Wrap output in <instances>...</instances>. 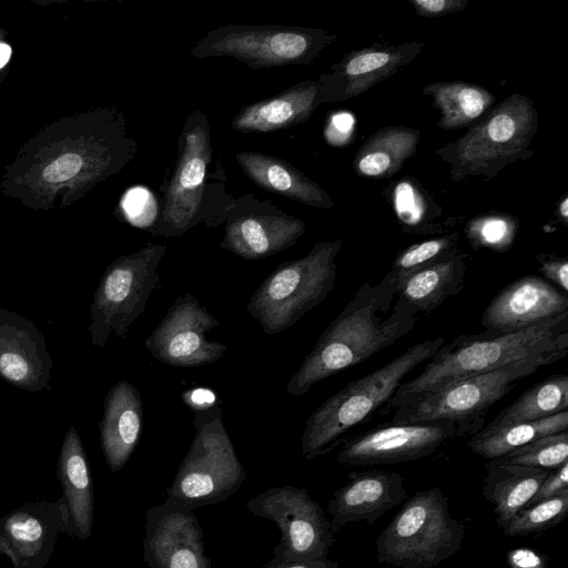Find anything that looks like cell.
I'll return each instance as SVG.
<instances>
[{
  "label": "cell",
  "instance_id": "27",
  "mask_svg": "<svg viewBox=\"0 0 568 568\" xmlns=\"http://www.w3.org/2000/svg\"><path fill=\"white\" fill-rule=\"evenodd\" d=\"M485 469L483 495L493 505L499 528L526 506L551 471L498 459L488 460Z\"/></svg>",
  "mask_w": 568,
  "mask_h": 568
},
{
  "label": "cell",
  "instance_id": "33",
  "mask_svg": "<svg viewBox=\"0 0 568 568\" xmlns=\"http://www.w3.org/2000/svg\"><path fill=\"white\" fill-rule=\"evenodd\" d=\"M496 459L513 465L554 470L568 462V432L539 437Z\"/></svg>",
  "mask_w": 568,
  "mask_h": 568
},
{
  "label": "cell",
  "instance_id": "12",
  "mask_svg": "<svg viewBox=\"0 0 568 568\" xmlns=\"http://www.w3.org/2000/svg\"><path fill=\"white\" fill-rule=\"evenodd\" d=\"M246 509L276 524L281 538L273 557L292 560L327 558L334 532L323 508L305 488L283 485L251 498Z\"/></svg>",
  "mask_w": 568,
  "mask_h": 568
},
{
  "label": "cell",
  "instance_id": "26",
  "mask_svg": "<svg viewBox=\"0 0 568 568\" xmlns=\"http://www.w3.org/2000/svg\"><path fill=\"white\" fill-rule=\"evenodd\" d=\"M235 160L242 172L261 189L318 209H332L331 196L290 162L256 151H241Z\"/></svg>",
  "mask_w": 568,
  "mask_h": 568
},
{
  "label": "cell",
  "instance_id": "29",
  "mask_svg": "<svg viewBox=\"0 0 568 568\" xmlns=\"http://www.w3.org/2000/svg\"><path fill=\"white\" fill-rule=\"evenodd\" d=\"M440 112L437 125L445 130L466 128L488 112L496 98L481 85L465 81H436L423 88Z\"/></svg>",
  "mask_w": 568,
  "mask_h": 568
},
{
  "label": "cell",
  "instance_id": "23",
  "mask_svg": "<svg viewBox=\"0 0 568 568\" xmlns=\"http://www.w3.org/2000/svg\"><path fill=\"white\" fill-rule=\"evenodd\" d=\"M316 80L296 83L281 93L243 106L231 126L242 133H268L306 122L321 105Z\"/></svg>",
  "mask_w": 568,
  "mask_h": 568
},
{
  "label": "cell",
  "instance_id": "1",
  "mask_svg": "<svg viewBox=\"0 0 568 568\" xmlns=\"http://www.w3.org/2000/svg\"><path fill=\"white\" fill-rule=\"evenodd\" d=\"M390 308L376 284H363L318 337L286 392L305 395L316 383L365 362L407 335L417 316Z\"/></svg>",
  "mask_w": 568,
  "mask_h": 568
},
{
  "label": "cell",
  "instance_id": "44",
  "mask_svg": "<svg viewBox=\"0 0 568 568\" xmlns=\"http://www.w3.org/2000/svg\"><path fill=\"white\" fill-rule=\"evenodd\" d=\"M11 55V48L6 43H0V68H2Z\"/></svg>",
  "mask_w": 568,
  "mask_h": 568
},
{
  "label": "cell",
  "instance_id": "9",
  "mask_svg": "<svg viewBox=\"0 0 568 568\" xmlns=\"http://www.w3.org/2000/svg\"><path fill=\"white\" fill-rule=\"evenodd\" d=\"M336 36L320 28L278 24H226L204 34L193 58L229 57L252 69L311 64Z\"/></svg>",
  "mask_w": 568,
  "mask_h": 568
},
{
  "label": "cell",
  "instance_id": "41",
  "mask_svg": "<svg viewBox=\"0 0 568 568\" xmlns=\"http://www.w3.org/2000/svg\"><path fill=\"white\" fill-rule=\"evenodd\" d=\"M506 559L510 568H549L546 556L527 547L510 549Z\"/></svg>",
  "mask_w": 568,
  "mask_h": 568
},
{
  "label": "cell",
  "instance_id": "40",
  "mask_svg": "<svg viewBox=\"0 0 568 568\" xmlns=\"http://www.w3.org/2000/svg\"><path fill=\"white\" fill-rule=\"evenodd\" d=\"M409 2L418 16L437 18L463 11L468 0H410Z\"/></svg>",
  "mask_w": 568,
  "mask_h": 568
},
{
  "label": "cell",
  "instance_id": "36",
  "mask_svg": "<svg viewBox=\"0 0 568 568\" xmlns=\"http://www.w3.org/2000/svg\"><path fill=\"white\" fill-rule=\"evenodd\" d=\"M395 210L405 232L422 233L426 221L425 196L408 180L398 182L394 191Z\"/></svg>",
  "mask_w": 568,
  "mask_h": 568
},
{
  "label": "cell",
  "instance_id": "18",
  "mask_svg": "<svg viewBox=\"0 0 568 568\" xmlns=\"http://www.w3.org/2000/svg\"><path fill=\"white\" fill-rule=\"evenodd\" d=\"M424 42L403 44L374 43L353 50L329 71L316 80L321 103H333L357 98L377 83L410 63L422 51Z\"/></svg>",
  "mask_w": 568,
  "mask_h": 568
},
{
  "label": "cell",
  "instance_id": "2",
  "mask_svg": "<svg viewBox=\"0 0 568 568\" xmlns=\"http://www.w3.org/2000/svg\"><path fill=\"white\" fill-rule=\"evenodd\" d=\"M567 354L568 312L516 332L464 334L444 343L422 373L400 383L393 397L433 392L524 358L562 359Z\"/></svg>",
  "mask_w": 568,
  "mask_h": 568
},
{
  "label": "cell",
  "instance_id": "17",
  "mask_svg": "<svg viewBox=\"0 0 568 568\" xmlns=\"http://www.w3.org/2000/svg\"><path fill=\"white\" fill-rule=\"evenodd\" d=\"M68 534L63 499L27 503L0 517V554L13 568H44L54 552L58 536Z\"/></svg>",
  "mask_w": 568,
  "mask_h": 568
},
{
  "label": "cell",
  "instance_id": "19",
  "mask_svg": "<svg viewBox=\"0 0 568 568\" xmlns=\"http://www.w3.org/2000/svg\"><path fill=\"white\" fill-rule=\"evenodd\" d=\"M568 312L567 294L545 278L527 275L499 291L485 308L480 323L489 332L527 328Z\"/></svg>",
  "mask_w": 568,
  "mask_h": 568
},
{
  "label": "cell",
  "instance_id": "10",
  "mask_svg": "<svg viewBox=\"0 0 568 568\" xmlns=\"http://www.w3.org/2000/svg\"><path fill=\"white\" fill-rule=\"evenodd\" d=\"M211 128L207 116L193 111L182 125L171 178L163 192L162 209L149 232L178 237L209 216L206 179L212 160Z\"/></svg>",
  "mask_w": 568,
  "mask_h": 568
},
{
  "label": "cell",
  "instance_id": "15",
  "mask_svg": "<svg viewBox=\"0 0 568 568\" xmlns=\"http://www.w3.org/2000/svg\"><path fill=\"white\" fill-rule=\"evenodd\" d=\"M219 325L197 297L185 293L169 307L144 345L155 359L173 367L212 364L227 349L226 345L206 338Z\"/></svg>",
  "mask_w": 568,
  "mask_h": 568
},
{
  "label": "cell",
  "instance_id": "35",
  "mask_svg": "<svg viewBox=\"0 0 568 568\" xmlns=\"http://www.w3.org/2000/svg\"><path fill=\"white\" fill-rule=\"evenodd\" d=\"M517 230L518 222L514 216L495 213L471 220L466 226L465 234L474 250L507 252L514 244Z\"/></svg>",
  "mask_w": 568,
  "mask_h": 568
},
{
  "label": "cell",
  "instance_id": "16",
  "mask_svg": "<svg viewBox=\"0 0 568 568\" xmlns=\"http://www.w3.org/2000/svg\"><path fill=\"white\" fill-rule=\"evenodd\" d=\"M144 519L143 558L148 568H214L193 510L165 499L150 507Z\"/></svg>",
  "mask_w": 568,
  "mask_h": 568
},
{
  "label": "cell",
  "instance_id": "6",
  "mask_svg": "<svg viewBox=\"0 0 568 568\" xmlns=\"http://www.w3.org/2000/svg\"><path fill=\"white\" fill-rule=\"evenodd\" d=\"M342 240L322 241L296 260L278 264L248 300L246 310L266 335L292 327L334 290Z\"/></svg>",
  "mask_w": 568,
  "mask_h": 568
},
{
  "label": "cell",
  "instance_id": "34",
  "mask_svg": "<svg viewBox=\"0 0 568 568\" xmlns=\"http://www.w3.org/2000/svg\"><path fill=\"white\" fill-rule=\"evenodd\" d=\"M568 515V493L521 508L501 529L506 536H527L558 525Z\"/></svg>",
  "mask_w": 568,
  "mask_h": 568
},
{
  "label": "cell",
  "instance_id": "38",
  "mask_svg": "<svg viewBox=\"0 0 568 568\" xmlns=\"http://www.w3.org/2000/svg\"><path fill=\"white\" fill-rule=\"evenodd\" d=\"M565 493H568V462L550 471L526 506H531Z\"/></svg>",
  "mask_w": 568,
  "mask_h": 568
},
{
  "label": "cell",
  "instance_id": "11",
  "mask_svg": "<svg viewBox=\"0 0 568 568\" xmlns=\"http://www.w3.org/2000/svg\"><path fill=\"white\" fill-rule=\"evenodd\" d=\"M168 246L148 243L118 257L103 272L90 308L91 343L103 347L110 336L126 337L159 284L158 267Z\"/></svg>",
  "mask_w": 568,
  "mask_h": 568
},
{
  "label": "cell",
  "instance_id": "28",
  "mask_svg": "<svg viewBox=\"0 0 568 568\" xmlns=\"http://www.w3.org/2000/svg\"><path fill=\"white\" fill-rule=\"evenodd\" d=\"M419 130L388 125L373 133L358 149L353 166L357 174L386 179L397 173L417 151Z\"/></svg>",
  "mask_w": 568,
  "mask_h": 568
},
{
  "label": "cell",
  "instance_id": "5",
  "mask_svg": "<svg viewBox=\"0 0 568 568\" xmlns=\"http://www.w3.org/2000/svg\"><path fill=\"white\" fill-rule=\"evenodd\" d=\"M558 361L554 356L519 359L433 392L392 397L385 405L386 410H394L392 423L446 420L457 426L460 436H473L484 427L490 407L517 382Z\"/></svg>",
  "mask_w": 568,
  "mask_h": 568
},
{
  "label": "cell",
  "instance_id": "43",
  "mask_svg": "<svg viewBox=\"0 0 568 568\" xmlns=\"http://www.w3.org/2000/svg\"><path fill=\"white\" fill-rule=\"evenodd\" d=\"M558 214L562 223L567 225L568 222V197L564 196L558 203Z\"/></svg>",
  "mask_w": 568,
  "mask_h": 568
},
{
  "label": "cell",
  "instance_id": "24",
  "mask_svg": "<svg viewBox=\"0 0 568 568\" xmlns=\"http://www.w3.org/2000/svg\"><path fill=\"white\" fill-rule=\"evenodd\" d=\"M57 475L68 511L69 536L87 540L93 527V485L87 453L74 426L63 438Z\"/></svg>",
  "mask_w": 568,
  "mask_h": 568
},
{
  "label": "cell",
  "instance_id": "45",
  "mask_svg": "<svg viewBox=\"0 0 568 568\" xmlns=\"http://www.w3.org/2000/svg\"><path fill=\"white\" fill-rule=\"evenodd\" d=\"M79 568H90V567H79Z\"/></svg>",
  "mask_w": 568,
  "mask_h": 568
},
{
  "label": "cell",
  "instance_id": "32",
  "mask_svg": "<svg viewBox=\"0 0 568 568\" xmlns=\"http://www.w3.org/2000/svg\"><path fill=\"white\" fill-rule=\"evenodd\" d=\"M457 234L432 237L399 251L386 275L376 285L384 300L392 305L395 295L413 273L459 252Z\"/></svg>",
  "mask_w": 568,
  "mask_h": 568
},
{
  "label": "cell",
  "instance_id": "31",
  "mask_svg": "<svg viewBox=\"0 0 568 568\" xmlns=\"http://www.w3.org/2000/svg\"><path fill=\"white\" fill-rule=\"evenodd\" d=\"M568 410V376H549L528 388L485 427L532 422Z\"/></svg>",
  "mask_w": 568,
  "mask_h": 568
},
{
  "label": "cell",
  "instance_id": "37",
  "mask_svg": "<svg viewBox=\"0 0 568 568\" xmlns=\"http://www.w3.org/2000/svg\"><path fill=\"white\" fill-rule=\"evenodd\" d=\"M538 271L545 278L555 284L560 291H568V258L555 254L539 253L536 255ZM547 281V282H548Z\"/></svg>",
  "mask_w": 568,
  "mask_h": 568
},
{
  "label": "cell",
  "instance_id": "22",
  "mask_svg": "<svg viewBox=\"0 0 568 568\" xmlns=\"http://www.w3.org/2000/svg\"><path fill=\"white\" fill-rule=\"evenodd\" d=\"M141 394L128 381L121 379L108 392L100 422V440L111 471L121 470L136 448L142 432Z\"/></svg>",
  "mask_w": 568,
  "mask_h": 568
},
{
  "label": "cell",
  "instance_id": "30",
  "mask_svg": "<svg viewBox=\"0 0 568 568\" xmlns=\"http://www.w3.org/2000/svg\"><path fill=\"white\" fill-rule=\"evenodd\" d=\"M568 429V410L552 416L532 420L514 423L496 428L483 427L467 442V447L476 455L490 460L546 435Z\"/></svg>",
  "mask_w": 568,
  "mask_h": 568
},
{
  "label": "cell",
  "instance_id": "8",
  "mask_svg": "<svg viewBox=\"0 0 568 568\" xmlns=\"http://www.w3.org/2000/svg\"><path fill=\"white\" fill-rule=\"evenodd\" d=\"M193 427L194 438L166 489V500L191 510L226 500L246 478L220 405L197 409Z\"/></svg>",
  "mask_w": 568,
  "mask_h": 568
},
{
  "label": "cell",
  "instance_id": "14",
  "mask_svg": "<svg viewBox=\"0 0 568 568\" xmlns=\"http://www.w3.org/2000/svg\"><path fill=\"white\" fill-rule=\"evenodd\" d=\"M459 436L457 426L446 420L390 423L344 440L336 460L344 466L413 462Z\"/></svg>",
  "mask_w": 568,
  "mask_h": 568
},
{
  "label": "cell",
  "instance_id": "21",
  "mask_svg": "<svg viewBox=\"0 0 568 568\" xmlns=\"http://www.w3.org/2000/svg\"><path fill=\"white\" fill-rule=\"evenodd\" d=\"M407 497L398 471L369 468L353 471L327 504L333 532L351 523H375Z\"/></svg>",
  "mask_w": 568,
  "mask_h": 568
},
{
  "label": "cell",
  "instance_id": "20",
  "mask_svg": "<svg viewBox=\"0 0 568 568\" xmlns=\"http://www.w3.org/2000/svg\"><path fill=\"white\" fill-rule=\"evenodd\" d=\"M53 367L44 335L26 317L0 307V378L40 392L48 388Z\"/></svg>",
  "mask_w": 568,
  "mask_h": 568
},
{
  "label": "cell",
  "instance_id": "4",
  "mask_svg": "<svg viewBox=\"0 0 568 568\" xmlns=\"http://www.w3.org/2000/svg\"><path fill=\"white\" fill-rule=\"evenodd\" d=\"M538 126L534 102L513 93L469 125L465 134L436 151L449 164L454 182L473 176L486 180L534 153L529 146Z\"/></svg>",
  "mask_w": 568,
  "mask_h": 568
},
{
  "label": "cell",
  "instance_id": "7",
  "mask_svg": "<svg viewBox=\"0 0 568 568\" xmlns=\"http://www.w3.org/2000/svg\"><path fill=\"white\" fill-rule=\"evenodd\" d=\"M464 537L442 488L432 487L415 493L383 529L376 557L397 568H433L458 552Z\"/></svg>",
  "mask_w": 568,
  "mask_h": 568
},
{
  "label": "cell",
  "instance_id": "42",
  "mask_svg": "<svg viewBox=\"0 0 568 568\" xmlns=\"http://www.w3.org/2000/svg\"><path fill=\"white\" fill-rule=\"evenodd\" d=\"M336 561L327 558L322 560H292L272 557L263 568H338Z\"/></svg>",
  "mask_w": 568,
  "mask_h": 568
},
{
  "label": "cell",
  "instance_id": "13",
  "mask_svg": "<svg viewBox=\"0 0 568 568\" xmlns=\"http://www.w3.org/2000/svg\"><path fill=\"white\" fill-rule=\"evenodd\" d=\"M222 222H225V229L221 247L250 261L292 247L306 231L301 219L252 194L235 199L223 207L217 224Z\"/></svg>",
  "mask_w": 568,
  "mask_h": 568
},
{
  "label": "cell",
  "instance_id": "39",
  "mask_svg": "<svg viewBox=\"0 0 568 568\" xmlns=\"http://www.w3.org/2000/svg\"><path fill=\"white\" fill-rule=\"evenodd\" d=\"M82 163V158L78 153H65L47 165L42 176L49 183L64 182L80 172Z\"/></svg>",
  "mask_w": 568,
  "mask_h": 568
},
{
  "label": "cell",
  "instance_id": "25",
  "mask_svg": "<svg viewBox=\"0 0 568 568\" xmlns=\"http://www.w3.org/2000/svg\"><path fill=\"white\" fill-rule=\"evenodd\" d=\"M468 260L469 255L459 251L413 273L398 288L390 310L416 316L430 313L463 291Z\"/></svg>",
  "mask_w": 568,
  "mask_h": 568
},
{
  "label": "cell",
  "instance_id": "3",
  "mask_svg": "<svg viewBox=\"0 0 568 568\" xmlns=\"http://www.w3.org/2000/svg\"><path fill=\"white\" fill-rule=\"evenodd\" d=\"M444 343V337L416 343L386 365L349 382L329 396L306 422L302 455L311 460L333 450L348 430L385 406L402 381Z\"/></svg>",
  "mask_w": 568,
  "mask_h": 568
}]
</instances>
